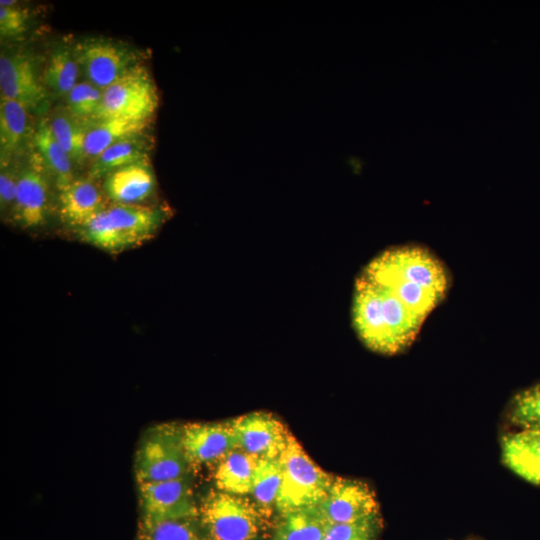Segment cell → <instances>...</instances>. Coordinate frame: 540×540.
I'll return each mask as SVG.
<instances>
[{
  "mask_svg": "<svg viewBox=\"0 0 540 540\" xmlns=\"http://www.w3.org/2000/svg\"><path fill=\"white\" fill-rule=\"evenodd\" d=\"M363 274L388 288L423 320L442 300L447 288L444 267L420 247L386 251L375 258Z\"/></svg>",
  "mask_w": 540,
  "mask_h": 540,
  "instance_id": "cell-1",
  "label": "cell"
},
{
  "mask_svg": "<svg viewBox=\"0 0 540 540\" xmlns=\"http://www.w3.org/2000/svg\"><path fill=\"white\" fill-rule=\"evenodd\" d=\"M353 319L365 345L383 354L409 346L424 321L389 289L363 273L355 286Z\"/></svg>",
  "mask_w": 540,
  "mask_h": 540,
  "instance_id": "cell-2",
  "label": "cell"
},
{
  "mask_svg": "<svg viewBox=\"0 0 540 540\" xmlns=\"http://www.w3.org/2000/svg\"><path fill=\"white\" fill-rule=\"evenodd\" d=\"M164 221L160 209L140 204H116L78 229L82 241L109 253H119L154 236Z\"/></svg>",
  "mask_w": 540,
  "mask_h": 540,
  "instance_id": "cell-3",
  "label": "cell"
},
{
  "mask_svg": "<svg viewBox=\"0 0 540 540\" xmlns=\"http://www.w3.org/2000/svg\"><path fill=\"white\" fill-rule=\"evenodd\" d=\"M268 518L246 496L211 490L199 504L206 540H259Z\"/></svg>",
  "mask_w": 540,
  "mask_h": 540,
  "instance_id": "cell-4",
  "label": "cell"
},
{
  "mask_svg": "<svg viewBox=\"0 0 540 540\" xmlns=\"http://www.w3.org/2000/svg\"><path fill=\"white\" fill-rule=\"evenodd\" d=\"M280 463L282 480L275 506L280 515L317 506L335 477L316 464L292 434L280 456Z\"/></svg>",
  "mask_w": 540,
  "mask_h": 540,
  "instance_id": "cell-5",
  "label": "cell"
},
{
  "mask_svg": "<svg viewBox=\"0 0 540 540\" xmlns=\"http://www.w3.org/2000/svg\"><path fill=\"white\" fill-rule=\"evenodd\" d=\"M192 469L183 447L181 425L157 424L140 439L134 457L137 483L189 477Z\"/></svg>",
  "mask_w": 540,
  "mask_h": 540,
  "instance_id": "cell-6",
  "label": "cell"
},
{
  "mask_svg": "<svg viewBox=\"0 0 540 540\" xmlns=\"http://www.w3.org/2000/svg\"><path fill=\"white\" fill-rule=\"evenodd\" d=\"M158 106L155 83L139 64L103 90L95 121L122 118L147 122Z\"/></svg>",
  "mask_w": 540,
  "mask_h": 540,
  "instance_id": "cell-7",
  "label": "cell"
},
{
  "mask_svg": "<svg viewBox=\"0 0 540 540\" xmlns=\"http://www.w3.org/2000/svg\"><path fill=\"white\" fill-rule=\"evenodd\" d=\"M73 50L86 80L102 91L138 65L135 50L108 38H86L75 43Z\"/></svg>",
  "mask_w": 540,
  "mask_h": 540,
  "instance_id": "cell-8",
  "label": "cell"
},
{
  "mask_svg": "<svg viewBox=\"0 0 540 540\" xmlns=\"http://www.w3.org/2000/svg\"><path fill=\"white\" fill-rule=\"evenodd\" d=\"M137 485L139 522L198 518L199 504L189 477Z\"/></svg>",
  "mask_w": 540,
  "mask_h": 540,
  "instance_id": "cell-9",
  "label": "cell"
},
{
  "mask_svg": "<svg viewBox=\"0 0 540 540\" xmlns=\"http://www.w3.org/2000/svg\"><path fill=\"white\" fill-rule=\"evenodd\" d=\"M0 88L2 97L22 104L28 111H39L48 101L36 60L26 52L1 53Z\"/></svg>",
  "mask_w": 540,
  "mask_h": 540,
  "instance_id": "cell-10",
  "label": "cell"
},
{
  "mask_svg": "<svg viewBox=\"0 0 540 540\" xmlns=\"http://www.w3.org/2000/svg\"><path fill=\"white\" fill-rule=\"evenodd\" d=\"M237 448L257 458H279L291 433L269 412L255 411L229 421Z\"/></svg>",
  "mask_w": 540,
  "mask_h": 540,
  "instance_id": "cell-11",
  "label": "cell"
},
{
  "mask_svg": "<svg viewBox=\"0 0 540 540\" xmlns=\"http://www.w3.org/2000/svg\"><path fill=\"white\" fill-rule=\"evenodd\" d=\"M317 506L330 525L356 522L380 513L376 495L366 482L338 476Z\"/></svg>",
  "mask_w": 540,
  "mask_h": 540,
  "instance_id": "cell-12",
  "label": "cell"
},
{
  "mask_svg": "<svg viewBox=\"0 0 540 540\" xmlns=\"http://www.w3.org/2000/svg\"><path fill=\"white\" fill-rule=\"evenodd\" d=\"M183 447L192 468L216 465L237 448L228 422H198L181 425Z\"/></svg>",
  "mask_w": 540,
  "mask_h": 540,
  "instance_id": "cell-13",
  "label": "cell"
},
{
  "mask_svg": "<svg viewBox=\"0 0 540 540\" xmlns=\"http://www.w3.org/2000/svg\"><path fill=\"white\" fill-rule=\"evenodd\" d=\"M34 161L20 171L16 198L12 210L13 219L23 228L42 226L47 219L49 207V181L45 166Z\"/></svg>",
  "mask_w": 540,
  "mask_h": 540,
  "instance_id": "cell-14",
  "label": "cell"
},
{
  "mask_svg": "<svg viewBox=\"0 0 540 540\" xmlns=\"http://www.w3.org/2000/svg\"><path fill=\"white\" fill-rule=\"evenodd\" d=\"M106 195L92 179H75L59 190L63 222L77 230L107 208Z\"/></svg>",
  "mask_w": 540,
  "mask_h": 540,
  "instance_id": "cell-15",
  "label": "cell"
},
{
  "mask_svg": "<svg viewBox=\"0 0 540 540\" xmlns=\"http://www.w3.org/2000/svg\"><path fill=\"white\" fill-rule=\"evenodd\" d=\"M155 189V176L148 163L117 169L104 177L103 192L116 204H139Z\"/></svg>",
  "mask_w": 540,
  "mask_h": 540,
  "instance_id": "cell-16",
  "label": "cell"
},
{
  "mask_svg": "<svg viewBox=\"0 0 540 540\" xmlns=\"http://www.w3.org/2000/svg\"><path fill=\"white\" fill-rule=\"evenodd\" d=\"M504 464L524 480L540 485V430L522 429L502 438Z\"/></svg>",
  "mask_w": 540,
  "mask_h": 540,
  "instance_id": "cell-17",
  "label": "cell"
},
{
  "mask_svg": "<svg viewBox=\"0 0 540 540\" xmlns=\"http://www.w3.org/2000/svg\"><path fill=\"white\" fill-rule=\"evenodd\" d=\"M258 460L239 448L230 451L215 465V489L232 495H250Z\"/></svg>",
  "mask_w": 540,
  "mask_h": 540,
  "instance_id": "cell-18",
  "label": "cell"
},
{
  "mask_svg": "<svg viewBox=\"0 0 540 540\" xmlns=\"http://www.w3.org/2000/svg\"><path fill=\"white\" fill-rule=\"evenodd\" d=\"M29 133L28 110L20 103L2 97L0 101L1 167L23 149Z\"/></svg>",
  "mask_w": 540,
  "mask_h": 540,
  "instance_id": "cell-19",
  "label": "cell"
},
{
  "mask_svg": "<svg viewBox=\"0 0 540 540\" xmlns=\"http://www.w3.org/2000/svg\"><path fill=\"white\" fill-rule=\"evenodd\" d=\"M329 525L318 506L295 509L280 515L270 540H322Z\"/></svg>",
  "mask_w": 540,
  "mask_h": 540,
  "instance_id": "cell-20",
  "label": "cell"
},
{
  "mask_svg": "<svg viewBox=\"0 0 540 540\" xmlns=\"http://www.w3.org/2000/svg\"><path fill=\"white\" fill-rule=\"evenodd\" d=\"M33 142L45 168L52 174L58 190L76 178L73 161L55 138L49 120L41 119L33 134Z\"/></svg>",
  "mask_w": 540,
  "mask_h": 540,
  "instance_id": "cell-21",
  "label": "cell"
},
{
  "mask_svg": "<svg viewBox=\"0 0 540 540\" xmlns=\"http://www.w3.org/2000/svg\"><path fill=\"white\" fill-rule=\"evenodd\" d=\"M137 163H148V145L141 135L116 142L92 160L88 178L96 180Z\"/></svg>",
  "mask_w": 540,
  "mask_h": 540,
  "instance_id": "cell-22",
  "label": "cell"
},
{
  "mask_svg": "<svg viewBox=\"0 0 540 540\" xmlns=\"http://www.w3.org/2000/svg\"><path fill=\"white\" fill-rule=\"evenodd\" d=\"M147 122L107 118L90 124L85 139V159L94 160L116 142L141 135Z\"/></svg>",
  "mask_w": 540,
  "mask_h": 540,
  "instance_id": "cell-23",
  "label": "cell"
},
{
  "mask_svg": "<svg viewBox=\"0 0 540 540\" xmlns=\"http://www.w3.org/2000/svg\"><path fill=\"white\" fill-rule=\"evenodd\" d=\"M80 67L76 60L73 45L60 44L50 53L42 81L47 89L58 96L67 94L77 84Z\"/></svg>",
  "mask_w": 540,
  "mask_h": 540,
  "instance_id": "cell-24",
  "label": "cell"
},
{
  "mask_svg": "<svg viewBox=\"0 0 540 540\" xmlns=\"http://www.w3.org/2000/svg\"><path fill=\"white\" fill-rule=\"evenodd\" d=\"M281 480L280 457L259 458L250 495L253 502L267 518L275 510Z\"/></svg>",
  "mask_w": 540,
  "mask_h": 540,
  "instance_id": "cell-25",
  "label": "cell"
},
{
  "mask_svg": "<svg viewBox=\"0 0 540 540\" xmlns=\"http://www.w3.org/2000/svg\"><path fill=\"white\" fill-rule=\"evenodd\" d=\"M91 123L75 118L68 111L57 112L49 120L55 138L73 163H82L86 160L85 139Z\"/></svg>",
  "mask_w": 540,
  "mask_h": 540,
  "instance_id": "cell-26",
  "label": "cell"
},
{
  "mask_svg": "<svg viewBox=\"0 0 540 540\" xmlns=\"http://www.w3.org/2000/svg\"><path fill=\"white\" fill-rule=\"evenodd\" d=\"M136 540H206L198 518L139 522Z\"/></svg>",
  "mask_w": 540,
  "mask_h": 540,
  "instance_id": "cell-27",
  "label": "cell"
},
{
  "mask_svg": "<svg viewBox=\"0 0 540 540\" xmlns=\"http://www.w3.org/2000/svg\"><path fill=\"white\" fill-rule=\"evenodd\" d=\"M103 91L88 81L77 83L67 94V111L84 122H94Z\"/></svg>",
  "mask_w": 540,
  "mask_h": 540,
  "instance_id": "cell-28",
  "label": "cell"
},
{
  "mask_svg": "<svg viewBox=\"0 0 540 540\" xmlns=\"http://www.w3.org/2000/svg\"><path fill=\"white\" fill-rule=\"evenodd\" d=\"M509 417L522 429L540 430V384L521 391L513 398Z\"/></svg>",
  "mask_w": 540,
  "mask_h": 540,
  "instance_id": "cell-29",
  "label": "cell"
},
{
  "mask_svg": "<svg viewBox=\"0 0 540 540\" xmlns=\"http://www.w3.org/2000/svg\"><path fill=\"white\" fill-rule=\"evenodd\" d=\"M382 527L377 513L356 522L329 525L322 540H378Z\"/></svg>",
  "mask_w": 540,
  "mask_h": 540,
  "instance_id": "cell-30",
  "label": "cell"
},
{
  "mask_svg": "<svg viewBox=\"0 0 540 540\" xmlns=\"http://www.w3.org/2000/svg\"><path fill=\"white\" fill-rule=\"evenodd\" d=\"M28 28V13L16 5L0 6V35L2 38H16Z\"/></svg>",
  "mask_w": 540,
  "mask_h": 540,
  "instance_id": "cell-31",
  "label": "cell"
},
{
  "mask_svg": "<svg viewBox=\"0 0 540 540\" xmlns=\"http://www.w3.org/2000/svg\"><path fill=\"white\" fill-rule=\"evenodd\" d=\"M20 171L9 166L1 167L0 173V208L2 214L12 213L16 198Z\"/></svg>",
  "mask_w": 540,
  "mask_h": 540,
  "instance_id": "cell-32",
  "label": "cell"
}]
</instances>
